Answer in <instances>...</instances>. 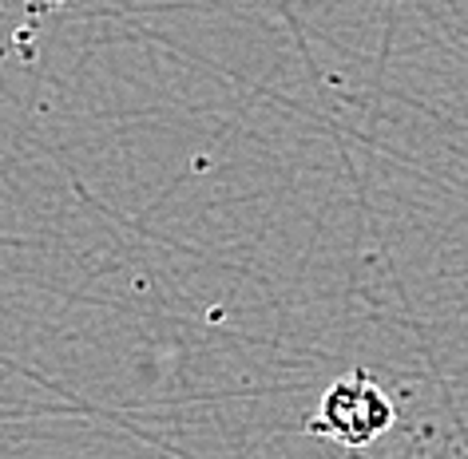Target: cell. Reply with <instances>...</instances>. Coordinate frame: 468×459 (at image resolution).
Instances as JSON below:
<instances>
[{
	"label": "cell",
	"instance_id": "cell-1",
	"mask_svg": "<svg viewBox=\"0 0 468 459\" xmlns=\"http://www.w3.org/2000/svg\"><path fill=\"white\" fill-rule=\"evenodd\" d=\"M397 412L385 388L369 372H349L322 392V404L306 423L310 435H325L346 447H369L393 428Z\"/></svg>",
	"mask_w": 468,
	"mask_h": 459
}]
</instances>
